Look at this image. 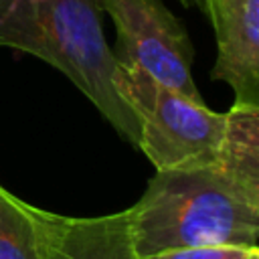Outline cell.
<instances>
[{
  "mask_svg": "<svg viewBox=\"0 0 259 259\" xmlns=\"http://www.w3.org/2000/svg\"><path fill=\"white\" fill-rule=\"evenodd\" d=\"M0 47L28 53L61 71L138 148V119L115 91V57L97 0H0Z\"/></svg>",
  "mask_w": 259,
  "mask_h": 259,
  "instance_id": "cell-2",
  "label": "cell"
},
{
  "mask_svg": "<svg viewBox=\"0 0 259 259\" xmlns=\"http://www.w3.org/2000/svg\"><path fill=\"white\" fill-rule=\"evenodd\" d=\"M217 36L210 79L227 83L235 101L259 105V0H202Z\"/></svg>",
  "mask_w": 259,
  "mask_h": 259,
  "instance_id": "cell-6",
  "label": "cell"
},
{
  "mask_svg": "<svg viewBox=\"0 0 259 259\" xmlns=\"http://www.w3.org/2000/svg\"><path fill=\"white\" fill-rule=\"evenodd\" d=\"M217 164L243 184L259 190V105L235 101L225 113Z\"/></svg>",
  "mask_w": 259,
  "mask_h": 259,
  "instance_id": "cell-7",
  "label": "cell"
},
{
  "mask_svg": "<svg viewBox=\"0 0 259 259\" xmlns=\"http://www.w3.org/2000/svg\"><path fill=\"white\" fill-rule=\"evenodd\" d=\"M113 85L138 119V148L156 170L217 162L225 113H217L136 65L115 61Z\"/></svg>",
  "mask_w": 259,
  "mask_h": 259,
  "instance_id": "cell-3",
  "label": "cell"
},
{
  "mask_svg": "<svg viewBox=\"0 0 259 259\" xmlns=\"http://www.w3.org/2000/svg\"><path fill=\"white\" fill-rule=\"evenodd\" d=\"M138 259L196 245L259 247V190L217 162L156 170L130 206Z\"/></svg>",
  "mask_w": 259,
  "mask_h": 259,
  "instance_id": "cell-1",
  "label": "cell"
},
{
  "mask_svg": "<svg viewBox=\"0 0 259 259\" xmlns=\"http://www.w3.org/2000/svg\"><path fill=\"white\" fill-rule=\"evenodd\" d=\"M182 2H186V4H198V6H202V0H182Z\"/></svg>",
  "mask_w": 259,
  "mask_h": 259,
  "instance_id": "cell-10",
  "label": "cell"
},
{
  "mask_svg": "<svg viewBox=\"0 0 259 259\" xmlns=\"http://www.w3.org/2000/svg\"><path fill=\"white\" fill-rule=\"evenodd\" d=\"M115 24V61L146 71L166 87L202 101L192 79V42L182 20L162 0H97Z\"/></svg>",
  "mask_w": 259,
  "mask_h": 259,
  "instance_id": "cell-4",
  "label": "cell"
},
{
  "mask_svg": "<svg viewBox=\"0 0 259 259\" xmlns=\"http://www.w3.org/2000/svg\"><path fill=\"white\" fill-rule=\"evenodd\" d=\"M38 259H138L130 208L103 217H63L32 204Z\"/></svg>",
  "mask_w": 259,
  "mask_h": 259,
  "instance_id": "cell-5",
  "label": "cell"
},
{
  "mask_svg": "<svg viewBox=\"0 0 259 259\" xmlns=\"http://www.w3.org/2000/svg\"><path fill=\"white\" fill-rule=\"evenodd\" d=\"M28 202L0 184V259H38Z\"/></svg>",
  "mask_w": 259,
  "mask_h": 259,
  "instance_id": "cell-8",
  "label": "cell"
},
{
  "mask_svg": "<svg viewBox=\"0 0 259 259\" xmlns=\"http://www.w3.org/2000/svg\"><path fill=\"white\" fill-rule=\"evenodd\" d=\"M144 259H259V247L247 245H196L162 251Z\"/></svg>",
  "mask_w": 259,
  "mask_h": 259,
  "instance_id": "cell-9",
  "label": "cell"
}]
</instances>
